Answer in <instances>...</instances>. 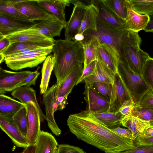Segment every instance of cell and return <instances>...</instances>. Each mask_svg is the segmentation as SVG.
Listing matches in <instances>:
<instances>
[{"label": "cell", "mask_w": 153, "mask_h": 153, "mask_svg": "<svg viewBox=\"0 0 153 153\" xmlns=\"http://www.w3.org/2000/svg\"><path fill=\"white\" fill-rule=\"evenodd\" d=\"M67 124L78 139L106 153H119L137 147L133 141L118 136L103 125L88 110L70 115Z\"/></svg>", "instance_id": "6da1fadb"}, {"label": "cell", "mask_w": 153, "mask_h": 153, "mask_svg": "<svg viewBox=\"0 0 153 153\" xmlns=\"http://www.w3.org/2000/svg\"><path fill=\"white\" fill-rule=\"evenodd\" d=\"M97 30H88L83 34L85 42L93 38L97 39L100 43L108 46L115 53L119 60L126 67L124 48L126 46L140 45L142 39L138 33L114 29L103 23L97 19Z\"/></svg>", "instance_id": "7a4b0ae2"}, {"label": "cell", "mask_w": 153, "mask_h": 153, "mask_svg": "<svg viewBox=\"0 0 153 153\" xmlns=\"http://www.w3.org/2000/svg\"><path fill=\"white\" fill-rule=\"evenodd\" d=\"M55 59L54 74L59 89L71 72L84 62L83 46L80 42L60 39L53 47Z\"/></svg>", "instance_id": "3957f363"}, {"label": "cell", "mask_w": 153, "mask_h": 153, "mask_svg": "<svg viewBox=\"0 0 153 153\" xmlns=\"http://www.w3.org/2000/svg\"><path fill=\"white\" fill-rule=\"evenodd\" d=\"M118 70L133 102L137 105L150 88L141 75L133 72L119 62Z\"/></svg>", "instance_id": "277c9868"}, {"label": "cell", "mask_w": 153, "mask_h": 153, "mask_svg": "<svg viewBox=\"0 0 153 153\" xmlns=\"http://www.w3.org/2000/svg\"><path fill=\"white\" fill-rule=\"evenodd\" d=\"M13 5L20 13L31 20L57 19L41 6L38 0H22Z\"/></svg>", "instance_id": "5b68a950"}, {"label": "cell", "mask_w": 153, "mask_h": 153, "mask_svg": "<svg viewBox=\"0 0 153 153\" xmlns=\"http://www.w3.org/2000/svg\"><path fill=\"white\" fill-rule=\"evenodd\" d=\"M36 23L34 21L0 13V36L5 37L29 29Z\"/></svg>", "instance_id": "8992f818"}, {"label": "cell", "mask_w": 153, "mask_h": 153, "mask_svg": "<svg viewBox=\"0 0 153 153\" xmlns=\"http://www.w3.org/2000/svg\"><path fill=\"white\" fill-rule=\"evenodd\" d=\"M139 45L126 46L124 51L127 67L133 72L141 75L147 60L150 57Z\"/></svg>", "instance_id": "52a82bcc"}, {"label": "cell", "mask_w": 153, "mask_h": 153, "mask_svg": "<svg viewBox=\"0 0 153 153\" xmlns=\"http://www.w3.org/2000/svg\"><path fill=\"white\" fill-rule=\"evenodd\" d=\"M74 7L69 20L65 28V39L74 40V36L78 33L86 10V5L78 0H71Z\"/></svg>", "instance_id": "ba28073f"}, {"label": "cell", "mask_w": 153, "mask_h": 153, "mask_svg": "<svg viewBox=\"0 0 153 153\" xmlns=\"http://www.w3.org/2000/svg\"><path fill=\"white\" fill-rule=\"evenodd\" d=\"M48 54L39 53L10 57H5L4 62L7 66L14 71L37 66L44 62Z\"/></svg>", "instance_id": "9c48e42d"}, {"label": "cell", "mask_w": 153, "mask_h": 153, "mask_svg": "<svg viewBox=\"0 0 153 153\" xmlns=\"http://www.w3.org/2000/svg\"><path fill=\"white\" fill-rule=\"evenodd\" d=\"M128 100L132 101L130 95L118 72L114 74L109 107L107 112L119 111L123 102Z\"/></svg>", "instance_id": "30bf717a"}, {"label": "cell", "mask_w": 153, "mask_h": 153, "mask_svg": "<svg viewBox=\"0 0 153 153\" xmlns=\"http://www.w3.org/2000/svg\"><path fill=\"white\" fill-rule=\"evenodd\" d=\"M57 88L56 83L47 89L43 94V101L45 108L48 126L54 134L59 136L61 134V131L56 124L54 117V105Z\"/></svg>", "instance_id": "8fae6325"}, {"label": "cell", "mask_w": 153, "mask_h": 153, "mask_svg": "<svg viewBox=\"0 0 153 153\" xmlns=\"http://www.w3.org/2000/svg\"><path fill=\"white\" fill-rule=\"evenodd\" d=\"M84 94L87 104L86 110L99 113L106 112L109 109V102L99 94L91 85L85 84Z\"/></svg>", "instance_id": "7c38bea8"}, {"label": "cell", "mask_w": 153, "mask_h": 153, "mask_svg": "<svg viewBox=\"0 0 153 153\" xmlns=\"http://www.w3.org/2000/svg\"><path fill=\"white\" fill-rule=\"evenodd\" d=\"M0 127L16 146L25 148L29 146L26 138L19 131L13 117L0 114Z\"/></svg>", "instance_id": "4fadbf2b"}, {"label": "cell", "mask_w": 153, "mask_h": 153, "mask_svg": "<svg viewBox=\"0 0 153 153\" xmlns=\"http://www.w3.org/2000/svg\"><path fill=\"white\" fill-rule=\"evenodd\" d=\"M91 3L95 5L98 10L97 19L103 23L111 27L120 30H126L125 21L119 18L108 10L101 0H91Z\"/></svg>", "instance_id": "5bb4252c"}, {"label": "cell", "mask_w": 153, "mask_h": 153, "mask_svg": "<svg viewBox=\"0 0 153 153\" xmlns=\"http://www.w3.org/2000/svg\"><path fill=\"white\" fill-rule=\"evenodd\" d=\"M126 5L127 15L125 20V29L137 33L144 30L149 21V16L139 14L134 11L128 0H126Z\"/></svg>", "instance_id": "9a60e30c"}, {"label": "cell", "mask_w": 153, "mask_h": 153, "mask_svg": "<svg viewBox=\"0 0 153 153\" xmlns=\"http://www.w3.org/2000/svg\"><path fill=\"white\" fill-rule=\"evenodd\" d=\"M26 105L28 113V129L26 139L29 146L35 145L40 132L41 120L39 113L32 105Z\"/></svg>", "instance_id": "2e32d148"}, {"label": "cell", "mask_w": 153, "mask_h": 153, "mask_svg": "<svg viewBox=\"0 0 153 153\" xmlns=\"http://www.w3.org/2000/svg\"><path fill=\"white\" fill-rule=\"evenodd\" d=\"M11 95L15 99L19 100L23 104H30L34 106L39 111L41 122H43L47 118L43 113L37 100L35 91L30 86H23L13 91Z\"/></svg>", "instance_id": "e0dca14e"}, {"label": "cell", "mask_w": 153, "mask_h": 153, "mask_svg": "<svg viewBox=\"0 0 153 153\" xmlns=\"http://www.w3.org/2000/svg\"><path fill=\"white\" fill-rule=\"evenodd\" d=\"M32 71L14 72L0 68V94H4L7 89L14 86L28 77Z\"/></svg>", "instance_id": "ac0fdd59"}, {"label": "cell", "mask_w": 153, "mask_h": 153, "mask_svg": "<svg viewBox=\"0 0 153 153\" xmlns=\"http://www.w3.org/2000/svg\"><path fill=\"white\" fill-rule=\"evenodd\" d=\"M65 25L57 19L41 21L30 28L36 31L47 38L53 39L59 36L62 30Z\"/></svg>", "instance_id": "d6986e66"}, {"label": "cell", "mask_w": 153, "mask_h": 153, "mask_svg": "<svg viewBox=\"0 0 153 153\" xmlns=\"http://www.w3.org/2000/svg\"><path fill=\"white\" fill-rule=\"evenodd\" d=\"M114 74L100 60L97 59L96 65L91 74L84 80L85 84L91 85L95 82H100L113 84Z\"/></svg>", "instance_id": "ffe728a7"}, {"label": "cell", "mask_w": 153, "mask_h": 153, "mask_svg": "<svg viewBox=\"0 0 153 153\" xmlns=\"http://www.w3.org/2000/svg\"><path fill=\"white\" fill-rule=\"evenodd\" d=\"M38 1L57 20L66 25L65 9L66 6H69L70 0H38Z\"/></svg>", "instance_id": "44dd1931"}, {"label": "cell", "mask_w": 153, "mask_h": 153, "mask_svg": "<svg viewBox=\"0 0 153 153\" xmlns=\"http://www.w3.org/2000/svg\"><path fill=\"white\" fill-rule=\"evenodd\" d=\"M56 40L54 39L41 41H30L13 43L2 53H0L5 57L16 52L26 49L45 48L53 46Z\"/></svg>", "instance_id": "7402d4cb"}, {"label": "cell", "mask_w": 153, "mask_h": 153, "mask_svg": "<svg viewBox=\"0 0 153 153\" xmlns=\"http://www.w3.org/2000/svg\"><path fill=\"white\" fill-rule=\"evenodd\" d=\"M36 153H57L58 143L53 136L42 131L35 144Z\"/></svg>", "instance_id": "603a6c76"}, {"label": "cell", "mask_w": 153, "mask_h": 153, "mask_svg": "<svg viewBox=\"0 0 153 153\" xmlns=\"http://www.w3.org/2000/svg\"><path fill=\"white\" fill-rule=\"evenodd\" d=\"M97 59L102 61L114 74L118 72L119 60L113 50L108 46L100 43L97 51Z\"/></svg>", "instance_id": "cb8c5ba5"}, {"label": "cell", "mask_w": 153, "mask_h": 153, "mask_svg": "<svg viewBox=\"0 0 153 153\" xmlns=\"http://www.w3.org/2000/svg\"><path fill=\"white\" fill-rule=\"evenodd\" d=\"M83 69V65L82 64L73 70L63 82L58 90L57 88L56 97L62 96L68 98L81 77Z\"/></svg>", "instance_id": "d4e9b609"}, {"label": "cell", "mask_w": 153, "mask_h": 153, "mask_svg": "<svg viewBox=\"0 0 153 153\" xmlns=\"http://www.w3.org/2000/svg\"><path fill=\"white\" fill-rule=\"evenodd\" d=\"M121 123L122 125L131 131L133 141L138 136L143 134L145 131L150 126L149 122L131 115L125 116Z\"/></svg>", "instance_id": "484cf974"}, {"label": "cell", "mask_w": 153, "mask_h": 153, "mask_svg": "<svg viewBox=\"0 0 153 153\" xmlns=\"http://www.w3.org/2000/svg\"><path fill=\"white\" fill-rule=\"evenodd\" d=\"M98 10L93 4L87 5L81 25L78 33L83 34L88 30H97V20Z\"/></svg>", "instance_id": "4316f807"}, {"label": "cell", "mask_w": 153, "mask_h": 153, "mask_svg": "<svg viewBox=\"0 0 153 153\" xmlns=\"http://www.w3.org/2000/svg\"><path fill=\"white\" fill-rule=\"evenodd\" d=\"M95 117L103 125L112 130L122 125V120L125 117L118 111L105 112L99 113L92 112Z\"/></svg>", "instance_id": "83f0119b"}, {"label": "cell", "mask_w": 153, "mask_h": 153, "mask_svg": "<svg viewBox=\"0 0 153 153\" xmlns=\"http://www.w3.org/2000/svg\"><path fill=\"white\" fill-rule=\"evenodd\" d=\"M25 105L4 94H0V115L13 117Z\"/></svg>", "instance_id": "f1b7e54d"}, {"label": "cell", "mask_w": 153, "mask_h": 153, "mask_svg": "<svg viewBox=\"0 0 153 153\" xmlns=\"http://www.w3.org/2000/svg\"><path fill=\"white\" fill-rule=\"evenodd\" d=\"M10 41V44L30 41H41L48 39L30 28L21 31L5 36Z\"/></svg>", "instance_id": "f546056e"}, {"label": "cell", "mask_w": 153, "mask_h": 153, "mask_svg": "<svg viewBox=\"0 0 153 153\" xmlns=\"http://www.w3.org/2000/svg\"><path fill=\"white\" fill-rule=\"evenodd\" d=\"M81 43L83 45L84 51V69L91 62L97 60V51L100 43L99 40L96 38Z\"/></svg>", "instance_id": "4dcf8cb0"}, {"label": "cell", "mask_w": 153, "mask_h": 153, "mask_svg": "<svg viewBox=\"0 0 153 153\" xmlns=\"http://www.w3.org/2000/svg\"><path fill=\"white\" fill-rule=\"evenodd\" d=\"M55 59L53 55L47 56L43 62L42 68V79L40 84V92L43 94L47 90L51 72L53 70Z\"/></svg>", "instance_id": "1f68e13d"}, {"label": "cell", "mask_w": 153, "mask_h": 153, "mask_svg": "<svg viewBox=\"0 0 153 153\" xmlns=\"http://www.w3.org/2000/svg\"><path fill=\"white\" fill-rule=\"evenodd\" d=\"M104 5L119 18L125 20L127 15L126 0H101Z\"/></svg>", "instance_id": "d6a6232c"}, {"label": "cell", "mask_w": 153, "mask_h": 153, "mask_svg": "<svg viewBox=\"0 0 153 153\" xmlns=\"http://www.w3.org/2000/svg\"><path fill=\"white\" fill-rule=\"evenodd\" d=\"M13 119L20 132L26 138L28 132V118L26 104L13 116Z\"/></svg>", "instance_id": "836d02e7"}, {"label": "cell", "mask_w": 153, "mask_h": 153, "mask_svg": "<svg viewBox=\"0 0 153 153\" xmlns=\"http://www.w3.org/2000/svg\"><path fill=\"white\" fill-rule=\"evenodd\" d=\"M132 8L139 14H153V0H128Z\"/></svg>", "instance_id": "e575fe53"}, {"label": "cell", "mask_w": 153, "mask_h": 153, "mask_svg": "<svg viewBox=\"0 0 153 153\" xmlns=\"http://www.w3.org/2000/svg\"><path fill=\"white\" fill-rule=\"evenodd\" d=\"M0 13L30 20L14 7L10 0H0Z\"/></svg>", "instance_id": "d590c367"}, {"label": "cell", "mask_w": 153, "mask_h": 153, "mask_svg": "<svg viewBox=\"0 0 153 153\" xmlns=\"http://www.w3.org/2000/svg\"><path fill=\"white\" fill-rule=\"evenodd\" d=\"M131 115L149 122L153 120V108L135 105Z\"/></svg>", "instance_id": "8d00e7d4"}, {"label": "cell", "mask_w": 153, "mask_h": 153, "mask_svg": "<svg viewBox=\"0 0 153 153\" xmlns=\"http://www.w3.org/2000/svg\"><path fill=\"white\" fill-rule=\"evenodd\" d=\"M90 85L99 94L110 102L112 90V84L103 82H95Z\"/></svg>", "instance_id": "74e56055"}, {"label": "cell", "mask_w": 153, "mask_h": 153, "mask_svg": "<svg viewBox=\"0 0 153 153\" xmlns=\"http://www.w3.org/2000/svg\"><path fill=\"white\" fill-rule=\"evenodd\" d=\"M141 75L150 89L153 91V58L150 57L147 60Z\"/></svg>", "instance_id": "f35d334b"}, {"label": "cell", "mask_w": 153, "mask_h": 153, "mask_svg": "<svg viewBox=\"0 0 153 153\" xmlns=\"http://www.w3.org/2000/svg\"><path fill=\"white\" fill-rule=\"evenodd\" d=\"M39 67L37 69L31 73L29 75L15 86L8 88L5 91L4 93L7 92H11L16 88L23 86H30L32 85H35L36 81L40 73L38 71Z\"/></svg>", "instance_id": "ab89813d"}, {"label": "cell", "mask_w": 153, "mask_h": 153, "mask_svg": "<svg viewBox=\"0 0 153 153\" xmlns=\"http://www.w3.org/2000/svg\"><path fill=\"white\" fill-rule=\"evenodd\" d=\"M57 153H85L81 148L68 144L58 145Z\"/></svg>", "instance_id": "60d3db41"}, {"label": "cell", "mask_w": 153, "mask_h": 153, "mask_svg": "<svg viewBox=\"0 0 153 153\" xmlns=\"http://www.w3.org/2000/svg\"><path fill=\"white\" fill-rule=\"evenodd\" d=\"M137 105L153 108V91L150 89L148 91Z\"/></svg>", "instance_id": "b9f144b4"}, {"label": "cell", "mask_w": 153, "mask_h": 153, "mask_svg": "<svg viewBox=\"0 0 153 153\" xmlns=\"http://www.w3.org/2000/svg\"><path fill=\"white\" fill-rule=\"evenodd\" d=\"M134 141L135 146L137 147L153 146V137L146 136L142 134L137 137Z\"/></svg>", "instance_id": "7bdbcfd3"}, {"label": "cell", "mask_w": 153, "mask_h": 153, "mask_svg": "<svg viewBox=\"0 0 153 153\" xmlns=\"http://www.w3.org/2000/svg\"><path fill=\"white\" fill-rule=\"evenodd\" d=\"M97 61H94L91 62L87 67L83 69L82 74L77 82L76 85L83 82L84 80L87 77L91 75L95 68Z\"/></svg>", "instance_id": "ee69618b"}, {"label": "cell", "mask_w": 153, "mask_h": 153, "mask_svg": "<svg viewBox=\"0 0 153 153\" xmlns=\"http://www.w3.org/2000/svg\"><path fill=\"white\" fill-rule=\"evenodd\" d=\"M134 105L132 100H126L120 107L119 112L124 116L131 115L132 110Z\"/></svg>", "instance_id": "f6af8a7d"}, {"label": "cell", "mask_w": 153, "mask_h": 153, "mask_svg": "<svg viewBox=\"0 0 153 153\" xmlns=\"http://www.w3.org/2000/svg\"><path fill=\"white\" fill-rule=\"evenodd\" d=\"M119 153H153V146H143L136 148Z\"/></svg>", "instance_id": "bcb514c9"}, {"label": "cell", "mask_w": 153, "mask_h": 153, "mask_svg": "<svg viewBox=\"0 0 153 153\" xmlns=\"http://www.w3.org/2000/svg\"><path fill=\"white\" fill-rule=\"evenodd\" d=\"M111 130L116 134L121 137L133 141L132 134L129 129L122 128L118 127Z\"/></svg>", "instance_id": "7dc6e473"}, {"label": "cell", "mask_w": 153, "mask_h": 153, "mask_svg": "<svg viewBox=\"0 0 153 153\" xmlns=\"http://www.w3.org/2000/svg\"><path fill=\"white\" fill-rule=\"evenodd\" d=\"M9 39L6 37L0 39V53H2L10 45Z\"/></svg>", "instance_id": "c3c4849f"}, {"label": "cell", "mask_w": 153, "mask_h": 153, "mask_svg": "<svg viewBox=\"0 0 153 153\" xmlns=\"http://www.w3.org/2000/svg\"><path fill=\"white\" fill-rule=\"evenodd\" d=\"M149 17V21L144 30L146 32L153 33V14L150 16Z\"/></svg>", "instance_id": "681fc988"}, {"label": "cell", "mask_w": 153, "mask_h": 153, "mask_svg": "<svg viewBox=\"0 0 153 153\" xmlns=\"http://www.w3.org/2000/svg\"><path fill=\"white\" fill-rule=\"evenodd\" d=\"M21 153H36L35 145L28 146L24 148Z\"/></svg>", "instance_id": "f907efd6"}, {"label": "cell", "mask_w": 153, "mask_h": 153, "mask_svg": "<svg viewBox=\"0 0 153 153\" xmlns=\"http://www.w3.org/2000/svg\"><path fill=\"white\" fill-rule=\"evenodd\" d=\"M143 135L146 136L153 137V126H150L145 131Z\"/></svg>", "instance_id": "816d5d0a"}, {"label": "cell", "mask_w": 153, "mask_h": 153, "mask_svg": "<svg viewBox=\"0 0 153 153\" xmlns=\"http://www.w3.org/2000/svg\"><path fill=\"white\" fill-rule=\"evenodd\" d=\"M84 39V36L83 34L78 33L74 36L73 41L80 42L82 41Z\"/></svg>", "instance_id": "f5cc1de1"}, {"label": "cell", "mask_w": 153, "mask_h": 153, "mask_svg": "<svg viewBox=\"0 0 153 153\" xmlns=\"http://www.w3.org/2000/svg\"><path fill=\"white\" fill-rule=\"evenodd\" d=\"M5 57L3 55L1 54H0V63H1L2 62H4Z\"/></svg>", "instance_id": "db71d44e"}, {"label": "cell", "mask_w": 153, "mask_h": 153, "mask_svg": "<svg viewBox=\"0 0 153 153\" xmlns=\"http://www.w3.org/2000/svg\"><path fill=\"white\" fill-rule=\"evenodd\" d=\"M150 126H153V120L149 122Z\"/></svg>", "instance_id": "11a10c76"}, {"label": "cell", "mask_w": 153, "mask_h": 153, "mask_svg": "<svg viewBox=\"0 0 153 153\" xmlns=\"http://www.w3.org/2000/svg\"></svg>", "instance_id": "9f6ffc18"}]
</instances>
